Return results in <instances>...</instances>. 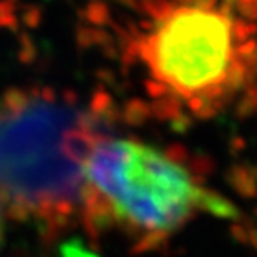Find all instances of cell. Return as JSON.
<instances>
[{"mask_svg": "<svg viewBox=\"0 0 257 257\" xmlns=\"http://www.w3.org/2000/svg\"><path fill=\"white\" fill-rule=\"evenodd\" d=\"M7 209H5V204L2 197H0V245L4 242V237H5V224H7Z\"/></svg>", "mask_w": 257, "mask_h": 257, "instance_id": "4", "label": "cell"}, {"mask_svg": "<svg viewBox=\"0 0 257 257\" xmlns=\"http://www.w3.org/2000/svg\"><path fill=\"white\" fill-rule=\"evenodd\" d=\"M204 214L230 217L232 205L177 151L102 132L85 161L82 220L114 230L137 250L164 245Z\"/></svg>", "mask_w": 257, "mask_h": 257, "instance_id": "3", "label": "cell"}, {"mask_svg": "<svg viewBox=\"0 0 257 257\" xmlns=\"http://www.w3.org/2000/svg\"><path fill=\"white\" fill-rule=\"evenodd\" d=\"M124 55L166 115L215 117L257 84V0H141Z\"/></svg>", "mask_w": 257, "mask_h": 257, "instance_id": "1", "label": "cell"}, {"mask_svg": "<svg viewBox=\"0 0 257 257\" xmlns=\"http://www.w3.org/2000/svg\"><path fill=\"white\" fill-rule=\"evenodd\" d=\"M102 131L69 92L19 87L0 97V197L14 219L54 232L82 219L85 161Z\"/></svg>", "mask_w": 257, "mask_h": 257, "instance_id": "2", "label": "cell"}, {"mask_svg": "<svg viewBox=\"0 0 257 257\" xmlns=\"http://www.w3.org/2000/svg\"><path fill=\"white\" fill-rule=\"evenodd\" d=\"M70 257H85V254H80V252H79L77 255H70Z\"/></svg>", "mask_w": 257, "mask_h": 257, "instance_id": "5", "label": "cell"}]
</instances>
